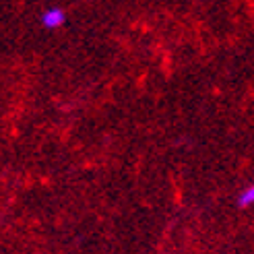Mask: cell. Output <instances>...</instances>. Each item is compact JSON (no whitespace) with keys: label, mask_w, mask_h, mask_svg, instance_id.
<instances>
[{"label":"cell","mask_w":254,"mask_h":254,"mask_svg":"<svg viewBox=\"0 0 254 254\" xmlns=\"http://www.w3.org/2000/svg\"><path fill=\"white\" fill-rule=\"evenodd\" d=\"M40 23H42L44 29H50V31H52V29H60L62 25L66 23V10L60 8V6H48L42 12Z\"/></svg>","instance_id":"cell-1"},{"label":"cell","mask_w":254,"mask_h":254,"mask_svg":"<svg viewBox=\"0 0 254 254\" xmlns=\"http://www.w3.org/2000/svg\"><path fill=\"white\" fill-rule=\"evenodd\" d=\"M238 202H240V207H250V205H254V184L248 186V188H244L242 192H240Z\"/></svg>","instance_id":"cell-2"}]
</instances>
